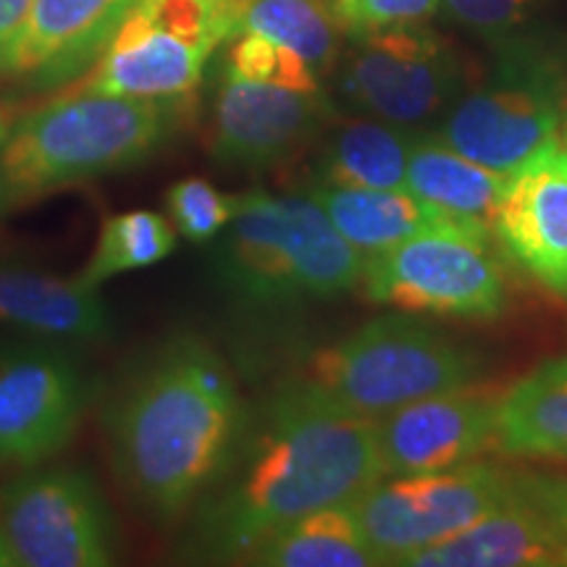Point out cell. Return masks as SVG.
<instances>
[{
    "label": "cell",
    "instance_id": "6da1fadb",
    "mask_svg": "<svg viewBox=\"0 0 567 567\" xmlns=\"http://www.w3.org/2000/svg\"><path fill=\"white\" fill-rule=\"evenodd\" d=\"M103 425L118 486L168 526L226 471L243 408L221 354L200 337L174 334L126 371Z\"/></svg>",
    "mask_w": 567,
    "mask_h": 567
},
{
    "label": "cell",
    "instance_id": "7a4b0ae2",
    "mask_svg": "<svg viewBox=\"0 0 567 567\" xmlns=\"http://www.w3.org/2000/svg\"><path fill=\"white\" fill-rule=\"evenodd\" d=\"M381 476L375 417L337 405L308 379L281 386L229 484L205 499L193 555L247 557L274 530L354 499Z\"/></svg>",
    "mask_w": 567,
    "mask_h": 567
},
{
    "label": "cell",
    "instance_id": "3957f363",
    "mask_svg": "<svg viewBox=\"0 0 567 567\" xmlns=\"http://www.w3.org/2000/svg\"><path fill=\"white\" fill-rule=\"evenodd\" d=\"M176 101L76 87L9 126L0 140V224L63 189L130 172L161 151Z\"/></svg>",
    "mask_w": 567,
    "mask_h": 567
},
{
    "label": "cell",
    "instance_id": "277c9868",
    "mask_svg": "<svg viewBox=\"0 0 567 567\" xmlns=\"http://www.w3.org/2000/svg\"><path fill=\"white\" fill-rule=\"evenodd\" d=\"M234 200V218L213 247V274L231 297L250 305L329 300L363 279L365 255L313 197L247 193Z\"/></svg>",
    "mask_w": 567,
    "mask_h": 567
},
{
    "label": "cell",
    "instance_id": "5b68a950",
    "mask_svg": "<svg viewBox=\"0 0 567 567\" xmlns=\"http://www.w3.org/2000/svg\"><path fill=\"white\" fill-rule=\"evenodd\" d=\"M476 365L450 339L405 316H381L313 354L308 381L358 415L381 417L408 402L465 386Z\"/></svg>",
    "mask_w": 567,
    "mask_h": 567
},
{
    "label": "cell",
    "instance_id": "8992f818",
    "mask_svg": "<svg viewBox=\"0 0 567 567\" xmlns=\"http://www.w3.org/2000/svg\"><path fill=\"white\" fill-rule=\"evenodd\" d=\"M488 234L460 218L425 226L365 258V292L413 313L494 318L505 308V281L488 252Z\"/></svg>",
    "mask_w": 567,
    "mask_h": 567
},
{
    "label": "cell",
    "instance_id": "52a82bcc",
    "mask_svg": "<svg viewBox=\"0 0 567 567\" xmlns=\"http://www.w3.org/2000/svg\"><path fill=\"white\" fill-rule=\"evenodd\" d=\"M111 509L80 467H30L0 488V567H105Z\"/></svg>",
    "mask_w": 567,
    "mask_h": 567
},
{
    "label": "cell",
    "instance_id": "ba28073f",
    "mask_svg": "<svg viewBox=\"0 0 567 567\" xmlns=\"http://www.w3.org/2000/svg\"><path fill=\"white\" fill-rule=\"evenodd\" d=\"M565 82L534 51L509 48L494 80L460 97L439 142L499 174H513L557 137L565 116Z\"/></svg>",
    "mask_w": 567,
    "mask_h": 567
},
{
    "label": "cell",
    "instance_id": "9c48e42d",
    "mask_svg": "<svg viewBox=\"0 0 567 567\" xmlns=\"http://www.w3.org/2000/svg\"><path fill=\"white\" fill-rule=\"evenodd\" d=\"M513 476L492 465H457L450 471L400 476L350 499L352 515L381 565L405 557L476 526L505 505Z\"/></svg>",
    "mask_w": 567,
    "mask_h": 567
},
{
    "label": "cell",
    "instance_id": "30bf717a",
    "mask_svg": "<svg viewBox=\"0 0 567 567\" xmlns=\"http://www.w3.org/2000/svg\"><path fill=\"white\" fill-rule=\"evenodd\" d=\"M84 408L87 381L66 344H0V467L45 465L74 439Z\"/></svg>",
    "mask_w": 567,
    "mask_h": 567
},
{
    "label": "cell",
    "instance_id": "8fae6325",
    "mask_svg": "<svg viewBox=\"0 0 567 567\" xmlns=\"http://www.w3.org/2000/svg\"><path fill=\"white\" fill-rule=\"evenodd\" d=\"M463 59L434 30L389 27L360 38L342 87L360 109L392 124H415L442 111L465 80Z\"/></svg>",
    "mask_w": 567,
    "mask_h": 567
},
{
    "label": "cell",
    "instance_id": "7c38bea8",
    "mask_svg": "<svg viewBox=\"0 0 567 567\" xmlns=\"http://www.w3.org/2000/svg\"><path fill=\"white\" fill-rule=\"evenodd\" d=\"M329 118L321 92L224 74L213 109L210 153L221 166L264 172L295 158Z\"/></svg>",
    "mask_w": 567,
    "mask_h": 567
},
{
    "label": "cell",
    "instance_id": "4fadbf2b",
    "mask_svg": "<svg viewBox=\"0 0 567 567\" xmlns=\"http://www.w3.org/2000/svg\"><path fill=\"white\" fill-rule=\"evenodd\" d=\"M499 400L476 389H446L375 417L384 476H417L471 463L496 444Z\"/></svg>",
    "mask_w": 567,
    "mask_h": 567
},
{
    "label": "cell",
    "instance_id": "5bb4252c",
    "mask_svg": "<svg viewBox=\"0 0 567 567\" xmlns=\"http://www.w3.org/2000/svg\"><path fill=\"white\" fill-rule=\"evenodd\" d=\"M494 231L530 276L567 292V161L557 137L507 174Z\"/></svg>",
    "mask_w": 567,
    "mask_h": 567
},
{
    "label": "cell",
    "instance_id": "9a60e30c",
    "mask_svg": "<svg viewBox=\"0 0 567 567\" xmlns=\"http://www.w3.org/2000/svg\"><path fill=\"white\" fill-rule=\"evenodd\" d=\"M137 0H32L9 76L55 90L95 66Z\"/></svg>",
    "mask_w": 567,
    "mask_h": 567
},
{
    "label": "cell",
    "instance_id": "2e32d148",
    "mask_svg": "<svg viewBox=\"0 0 567 567\" xmlns=\"http://www.w3.org/2000/svg\"><path fill=\"white\" fill-rule=\"evenodd\" d=\"M402 565L413 567H565L567 536L513 476L505 505L476 526L417 549Z\"/></svg>",
    "mask_w": 567,
    "mask_h": 567
},
{
    "label": "cell",
    "instance_id": "e0dca14e",
    "mask_svg": "<svg viewBox=\"0 0 567 567\" xmlns=\"http://www.w3.org/2000/svg\"><path fill=\"white\" fill-rule=\"evenodd\" d=\"M0 323L55 344L109 339L113 318L101 289L0 255Z\"/></svg>",
    "mask_w": 567,
    "mask_h": 567
},
{
    "label": "cell",
    "instance_id": "ac0fdd59",
    "mask_svg": "<svg viewBox=\"0 0 567 567\" xmlns=\"http://www.w3.org/2000/svg\"><path fill=\"white\" fill-rule=\"evenodd\" d=\"M310 197L321 205L337 231L365 258L384 252L413 237L425 226L452 218L405 187H344V184H318Z\"/></svg>",
    "mask_w": 567,
    "mask_h": 567
},
{
    "label": "cell",
    "instance_id": "d6986e66",
    "mask_svg": "<svg viewBox=\"0 0 567 567\" xmlns=\"http://www.w3.org/2000/svg\"><path fill=\"white\" fill-rule=\"evenodd\" d=\"M505 179L507 174L465 158L444 142L425 140L410 151L405 189L446 216L494 229Z\"/></svg>",
    "mask_w": 567,
    "mask_h": 567
},
{
    "label": "cell",
    "instance_id": "ffe728a7",
    "mask_svg": "<svg viewBox=\"0 0 567 567\" xmlns=\"http://www.w3.org/2000/svg\"><path fill=\"white\" fill-rule=\"evenodd\" d=\"M496 446L509 455L567 457V358L544 363L502 396Z\"/></svg>",
    "mask_w": 567,
    "mask_h": 567
},
{
    "label": "cell",
    "instance_id": "44dd1931",
    "mask_svg": "<svg viewBox=\"0 0 567 567\" xmlns=\"http://www.w3.org/2000/svg\"><path fill=\"white\" fill-rule=\"evenodd\" d=\"M245 563L264 567H371L381 565L354 520L350 502L321 507L287 523L258 547Z\"/></svg>",
    "mask_w": 567,
    "mask_h": 567
},
{
    "label": "cell",
    "instance_id": "7402d4cb",
    "mask_svg": "<svg viewBox=\"0 0 567 567\" xmlns=\"http://www.w3.org/2000/svg\"><path fill=\"white\" fill-rule=\"evenodd\" d=\"M410 140L394 126L368 118H344L321 151V184L344 187H405Z\"/></svg>",
    "mask_w": 567,
    "mask_h": 567
},
{
    "label": "cell",
    "instance_id": "603a6c76",
    "mask_svg": "<svg viewBox=\"0 0 567 567\" xmlns=\"http://www.w3.org/2000/svg\"><path fill=\"white\" fill-rule=\"evenodd\" d=\"M176 250V226L155 210H126L101 226L87 266L74 276L82 287L101 289L122 274L158 266Z\"/></svg>",
    "mask_w": 567,
    "mask_h": 567
},
{
    "label": "cell",
    "instance_id": "cb8c5ba5",
    "mask_svg": "<svg viewBox=\"0 0 567 567\" xmlns=\"http://www.w3.org/2000/svg\"><path fill=\"white\" fill-rule=\"evenodd\" d=\"M239 32H260L292 48L316 71L337 59L339 27L334 0H250Z\"/></svg>",
    "mask_w": 567,
    "mask_h": 567
},
{
    "label": "cell",
    "instance_id": "d4e9b609",
    "mask_svg": "<svg viewBox=\"0 0 567 567\" xmlns=\"http://www.w3.org/2000/svg\"><path fill=\"white\" fill-rule=\"evenodd\" d=\"M226 74L297 92H321L316 69L300 53L260 32H239L234 38L226 55Z\"/></svg>",
    "mask_w": 567,
    "mask_h": 567
},
{
    "label": "cell",
    "instance_id": "484cf974",
    "mask_svg": "<svg viewBox=\"0 0 567 567\" xmlns=\"http://www.w3.org/2000/svg\"><path fill=\"white\" fill-rule=\"evenodd\" d=\"M166 208L176 231L189 243L203 245L213 243L229 226L237 200L213 187L208 179L187 176L168 187Z\"/></svg>",
    "mask_w": 567,
    "mask_h": 567
},
{
    "label": "cell",
    "instance_id": "4316f807",
    "mask_svg": "<svg viewBox=\"0 0 567 567\" xmlns=\"http://www.w3.org/2000/svg\"><path fill=\"white\" fill-rule=\"evenodd\" d=\"M442 0H334L342 32L354 38L389 30V27L421 24L439 11Z\"/></svg>",
    "mask_w": 567,
    "mask_h": 567
},
{
    "label": "cell",
    "instance_id": "83f0119b",
    "mask_svg": "<svg viewBox=\"0 0 567 567\" xmlns=\"http://www.w3.org/2000/svg\"><path fill=\"white\" fill-rule=\"evenodd\" d=\"M444 9L471 30L499 34L526 17L534 0H442Z\"/></svg>",
    "mask_w": 567,
    "mask_h": 567
},
{
    "label": "cell",
    "instance_id": "f1b7e54d",
    "mask_svg": "<svg viewBox=\"0 0 567 567\" xmlns=\"http://www.w3.org/2000/svg\"><path fill=\"white\" fill-rule=\"evenodd\" d=\"M32 0H0V76L11 71L13 51H17Z\"/></svg>",
    "mask_w": 567,
    "mask_h": 567
},
{
    "label": "cell",
    "instance_id": "f546056e",
    "mask_svg": "<svg viewBox=\"0 0 567 567\" xmlns=\"http://www.w3.org/2000/svg\"><path fill=\"white\" fill-rule=\"evenodd\" d=\"M557 142H559V151H563L565 161H567V111L563 116V124H559V132H557Z\"/></svg>",
    "mask_w": 567,
    "mask_h": 567
},
{
    "label": "cell",
    "instance_id": "4dcf8cb0",
    "mask_svg": "<svg viewBox=\"0 0 567 567\" xmlns=\"http://www.w3.org/2000/svg\"><path fill=\"white\" fill-rule=\"evenodd\" d=\"M6 132H9V122L3 118V113H0V140L6 137Z\"/></svg>",
    "mask_w": 567,
    "mask_h": 567
}]
</instances>
